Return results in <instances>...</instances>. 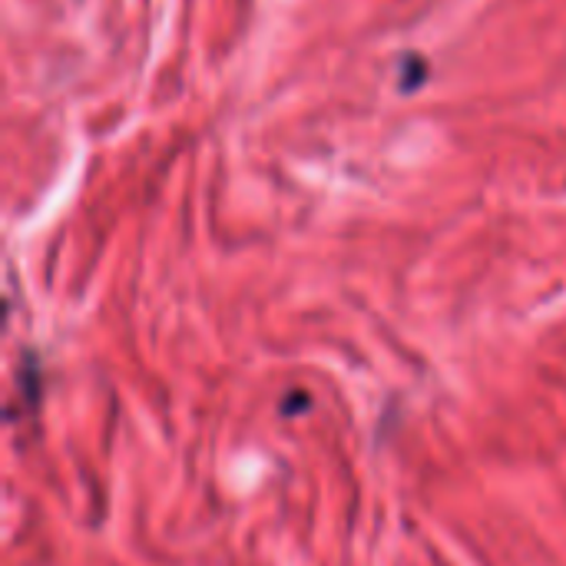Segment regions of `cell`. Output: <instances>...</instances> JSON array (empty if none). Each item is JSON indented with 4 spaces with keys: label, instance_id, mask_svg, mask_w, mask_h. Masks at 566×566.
Here are the masks:
<instances>
[{
    "label": "cell",
    "instance_id": "cell-1",
    "mask_svg": "<svg viewBox=\"0 0 566 566\" xmlns=\"http://www.w3.org/2000/svg\"><path fill=\"white\" fill-rule=\"evenodd\" d=\"M424 80H428V63H424L421 56L408 53V56L401 60V86H405V90H415V86H421Z\"/></svg>",
    "mask_w": 566,
    "mask_h": 566
}]
</instances>
